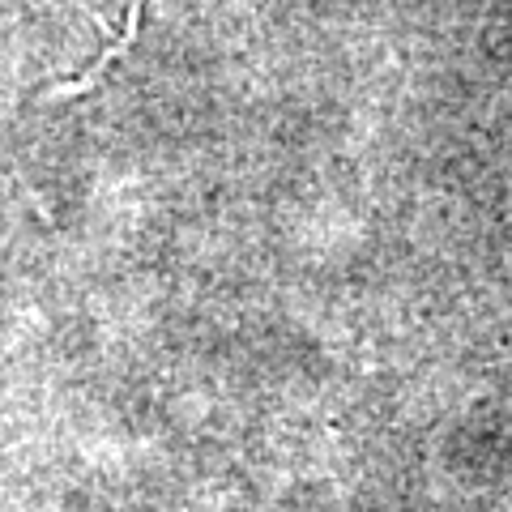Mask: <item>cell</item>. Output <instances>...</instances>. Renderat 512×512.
I'll list each match as a JSON object with an SVG mask.
<instances>
[{
    "mask_svg": "<svg viewBox=\"0 0 512 512\" xmlns=\"http://www.w3.org/2000/svg\"><path fill=\"white\" fill-rule=\"evenodd\" d=\"M141 9H146V0H133V9H128V26H124V35H120L116 43H111L107 52H103L99 60H94V64H90V69H86L82 77H77V82H69V86H56V90H52V99H69V94H82V90H90L94 82H99L107 64H111V60H120V56L128 52V47H133L137 30H141Z\"/></svg>",
    "mask_w": 512,
    "mask_h": 512,
    "instance_id": "cell-1",
    "label": "cell"
}]
</instances>
